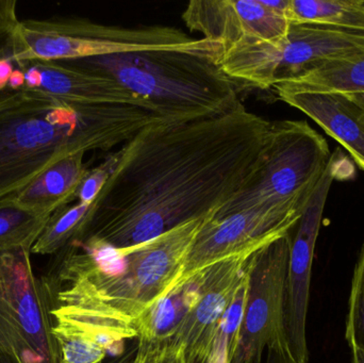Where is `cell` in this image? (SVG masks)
Returning a JSON list of instances; mask_svg holds the SVG:
<instances>
[{
    "mask_svg": "<svg viewBox=\"0 0 364 363\" xmlns=\"http://www.w3.org/2000/svg\"><path fill=\"white\" fill-rule=\"evenodd\" d=\"M271 121L240 102L224 114L143 128L117 161L74 240L126 249L211 217L243 185Z\"/></svg>",
    "mask_w": 364,
    "mask_h": 363,
    "instance_id": "1",
    "label": "cell"
},
{
    "mask_svg": "<svg viewBox=\"0 0 364 363\" xmlns=\"http://www.w3.org/2000/svg\"><path fill=\"white\" fill-rule=\"evenodd\" d=\"M209 217L130 249L73 241L53 255L41 278L50 300L53 335L64 353L83 363L125 353L126 342L136 338L139 320L178 285Z\"/></svg>",
    "mask_w": 364,
    "mask_h": 363,
    "instance_id": "2",
    "label": "cell"
},
{
    "mask_svg": "<svg viewBox=\"0 0 364 363\" xmlns=\"http://www.w3.org/2000/svg\"><path fill=\"white\" fill-rule=\"evenodd\" d=\"M142 121L127 106L77 109L23 87L0 91V207L70 153L127 143Z\"/></svg>",
    "mask_w": 364,
    "mask_h": 363,
    "instance_id": "3",
    "label": "cell"
},
{
    "mask_svg": "<svg viewBox=\"0 0 364 363\" xmlns=\"http://www.w3.org/2000/svg\"><path fill=\"white\" fill-rule=\"evenodd\" d=\"M222 43L203 38L198 46L61 61L102 72L142 98L160 117L190 121L224 114L240 104L244 87L225 74Z\"/></svg>",
    "mask_w": 364,
    "mask_h": 363,
    "instance_id": "4",
    "label": "cell"
},
{
    "mask_svg": "<svg viewBox=\"0 0 364 363\" xmlns=\"http://www.w3.org/2000/svg\"><path fill=\"white\" fill-rule=\"evenodd\" d=\"M331 155L327 141L307 121H271L254 168L212 219L256 209L301 217Z\"/></svg>",
    "mask_w": 364,
    "mask_h": 363,
    "instance_id": "5",
    "label": "cell"
},
{
    "mask_svg": "<svg viewBox=\"0 0 364 363\" xmlns=\"http://www.w3.org/2000/svg\"><path fill=\"white\" fill-rule=\"evenodd\" d=\"M177 28H125L82 18L25 19L14 29L13 61H68L117 53H142L198 46Z\"/></svg>",
    "mask_w": 364,
    "mask_h": 363,
    "instance_id": "6",
    "label": "cell"
},
{
    "mask_svg": "<svg viewBox=\"0 0 364 363\" xmlns=\"http://www.w3.org/2000/svg\"><path fill=\"white\" fill-rule=\"evenodd\" d=\"M364 51V32L314 23H290L277 42L248 40L224 48L220 64L244 87L267 90L331 60Z\"/></svg>",
    "mask_w": 364,
    "mask_h": 363,
    "instance_id": "7",
    "label": "cell"
},
{
    "mask_svg": "<svg viewBox=\"0 0 364 363\" xmlns=\"http://www.w3.org/2000/svg\"><path fill=\"white\" fill-rule=\"evenodd\" d=\"M50 300L31 251L0 254V355L23 363H62Z\"/></svg>",
    "mask_w": 364,
    "mask_h": 363,
    "instance_id": "8",
    "label": "cell"
},
{
    "mask_svg": "<svg viewBox=\"0 0 364 363\" xmlns=\"http://www.w3.org/2000/svg\"><path fill=\"white\" fill-rule=\"evenodd\" d=\"M291 240L292 232L257 251L250 260L245 307L230 363H261L269 347L288 343L286 293Z\"/></svg>",
    "mask_w": 364,
    "mask_h": 363,
    "instance_id": "9",
    "label": "cell"
},
{
    "mask_svg": "<svg viewBox=\"0 0 364 363\" xmlns=\"http://www.w3.org/2000/svg\"><path fill=\"white\" fill-rule=\"evenodd\" d=\"M338 157V151L331 155L316 191L295 226L296 232L291 240L287 275L286 332L289 347L299 363L309 362L306 326L312 264L327 197L333 180L339 178L341 161Z\"/></svg>",
    "mask_w": 364,
    "mask_h": 363,
    "instance_id": "10",
    "label": "cell"
},
{
    "mask_svg": "<svg viewBox=\"0 0 364 363\" xmlns=\"http://www.w3.org/2000/svg\"><path fill=\"white\" fill-rule=\"evenodd\" d=\"M290 0H193L182 21L203 38L218 40L224 48L244 40L277 42L288 36Z\"/></svg>",
    "mask_w": 364,
    "mask_h": 363,
    "instance_id": "11",
    "label": "cell"
},
{
    "mask_svg": "<svg viewBox=\"0 0 364 363\" xmlns=\"http://www.w3.org/2000/svg\"><path fill=\"white\" fill-rule=\"evenodd\" d=\"M301 217L267 209L205 221L188 253L179 283L225 258L261 249L294 229Z\"/></svg>",
    "mask_w": 364,
    "mask_h": 363,
    "instance_id": "12",
    "label": "cell"
},
{
    "mask_svg": "<svg viewBox=\"0 0 364 363\" xmlns=\"http://www.w3.org/2000/svg\"><path fill=\"white\" fill-rule=\"evenodd\" d=\"M259 249L242 251L200 270L198 302L168 340L181 345L188 357L209 359L218 324L245 279L252 256Z\"/></svg>",
    "mask_w": 364,
    "mask_h": 363,
    "instance_id": "13",
    "label": "cell"
},
{
    "mask_svg": "<svg viewBox=\"0 0 364 363\" xmlns=\"http://www.w3.org/2000/svg\"><path fill=\"white\" fill-rule=\"evenodd\" d=\"M16 66L23 72L26 87L46 92L74 108L130 106L156 113L142 98L109 75L61 61L26 62Z\"/></svg>",
    "mask_w": 364,
    "mask_h": 363,
    "instance_id": "14",
    "label": "cell"
},
{
    "mask_svg": "<svg viewBox=\"0 0 364 363\" xmlns=\"http://www.w3.org/2000/svg\"><path fill=\"white\" fill-rule=\"evenodd\" d=\"M277 96L314 119L364 170V106L358 100L337 93H278Z\"/></svg>",
    "mask_w": 364,
    "mask_h": 363,
    "instance_id": "15",
    "label": "cell"
},
{
    "mask_svg": "<svg viewBox=\"0 0 364 363\" xmlns=\"http://www.w3.org/2000/svg\"><path fill=\"white\" fill-rule=\"evenodd\" d=\"M83 151L70 153L38 175L15 197V204L26 210L51 215L77 200L79 188L89 173Z\"/></svg>",
    "mask_w": 364,
    "mask_h": 363,
    "instance_id": "16",
    "label": "cell"
},
{
    "mask_svg": "<svg viewBox=\"0 0 364 363\" xmlns=\"http://www.w3.org/2000/svg\"><path fill=\"white\" fill-rule=\"evenodd\" d=\"M201 272L175 286L136 324V345L160 347L172 339L200 296Z\"/></svg>",
    "mask_w": 364,
    "mask_h": 363,
    "instance_id": "17",
    "label": "cell"
},
{
    "mask_svg": "<svg viewBox=\"0 0 364 363\" xmlns=\"http://www.w3.org/2000/svg\"><path fill=\"white\" fill-rule=\"evenodd\" d=\"M278 93H337L364 95V51L331 60L274 85Z\"/></svg>",
    "mask_w": 364,
    "mask_h": 363,
    "instance_id": "18",
    "label": "cell"
},
{
    "mask_svg": "<svg viewBox=\"0 0 364 363\" xmlns=\"http://www.w3.org/2000/svg\"><path fill=\"white\" fill-rule=\"evenodd\" d=\"M290 23H314L364 32V0H290Z\"/></svg>",
    "mask_w": 364,
    "mask_h": 363,
    "instance_id": "19",
    "label": "cell"
},
{
    "mask_svg": "<svg viewBox=\"0 0 364 363\" xmlns=\"http://www.w3.org/2000/svg\"><path fill=\"white\" fill-rule=\"evenodd\" d=\"M49 217L26 210L15 202L0 207V254L31 251Z\"/></svg>",
    "mask_w": 364,
    "mask_h": 363,
    "instance_id": "20",
    "label": "cell"
},
{
    "mask_svg": "<svg viewBox=\"0 0 364 363\" xmlns=\"http://www.w3.org/2000/svg\"><path fill=\"white\" fill-rule=\"evenodd\" d=\"M92 206L77 202L66 205L53 213L31 249L34 255L53 256L76 238Z\"/></svg>",
    "mask_w": 364,
    "mask_h": 363,
    "instance_id": "21",
    "label": "cell"
},
{
    "mask_svg": "<svg viewBox=\"0 0 364 363\" xmlns=\"http://www.w3.org/2000/svg\"><path fill=\"white\" fill-rule=\"evenodd\" d=\"M246 294L247 275L218 324L208 363H230L241 327Z\"/></svg>",
    "mask_w": 364,
    "mask_h": 363,
    "instance_id": "22",
    "label": "cell"
},
{
    "mask_svg": "<svg viewBox=\"0 0 364 363\" xmlns=\"http://www.w3.org/2000/svg\"><path fill=\"white\" fill-rule=\"evenodd\" d=\"M346 338L364 352V242L353 276Z\"/></svg>",
    "mask_w": 364,
    "mask_h": 363,
    "instance_id": "23",
    "label": "cell"
},
{
    "mask_svg": "<svg viewBox=\"0 0 364 363\" xmlns=\"http://www.w3.org/2000/svg\"><path fill=\"white\" fill-rule=\"evenodd\" d=\"M14 29H0V91L6 87L19 89L25 87L23 72L13 61Z\"/></svg>",
    "mask_w": 364,
    "mask_h": 363,
    "instance_id": "24",
    "label": "cell"
},
{
    "mask_svg": "<svg viewBox=\"0 0 364 363\" xmlns=\"http://www.w3.org/2000/svg\"><path fill=\"white\" fill-rule=\"evenodd\" d=\"M117 161V153L109 156L104 163L100 164L97 168L90 170L85 178L83 179L77 194L78 202L87 206H92L96 198L102 192V188L106 185L109 176L112 173L113 168Z\"/></svg>",
    "mask_w": 364,
    "mask_h": 363,
    "instance_id": "25",
    "label": "cell"
},
{
    "mask_svg": "<svg viewBox=\"0 0 364 363\" xmlns=\"http://www.w3.org/2000/svg\"><path fill=\"white\" fill-rule=\"evenodd\" d=\"M154 363H188V356L181 345L166 341L158 349Z\"/></svg>",
    "mask_w": 364,
    "mask_h": 363,
    "instance_id": "26",
    "label": "cell"
},
{
    "mask_svg": "<svg viewBox=\"0 0 364 363\" xmlns=\"http://www.w3.org/2000/svg\"><path fill=\"white\" fill-rule=\"evenodd\" d=\"M263 363H299L292 355L287 342L273 345L267 350V357Z\"/></svg>",
    "mask_w": 364,
    "mask_h": 363,
    "instance_id": "27",
    "label": "cell"
},
{
    "mask_svg": "<svg viewBox=\"0 0 364 363\" xmlns=\"http://www.w3.org/2000/svg\"><path fill=\"white\" fill-rule=\"evenodd\" d=\"M15 0H0V29L15 28L18 23Z\"/></svg>",
    "mask_w": 364,
    "mask_h": 363,
    "instance_id": "28",
    "label": "cell"
},
{
    "mask_svg": "<svg viewBox=\"0 0 364 363\" xmlns=\"http://www.w3.org/2000/svg\"><path fill=\"white\" fill-rule=\"evenodd\" d=\"M136 355L130 363H154L157 355L159 347H145V345H136Z\"/></svg>",
    "mask_w": 364,
    "mask_h": 363,
    "instance_id": "29",
    "label": "cell"
},
{
    "mask_svg": "<svg viewBox=\"0 0 364 363\" xmlns=\"http://www.w3.org/2000/svg\"><path fill=\"white\" fill-rule=\"evenodd\" d=\"M136 349L138 347H132L129 351H126L125 353L122 354V355L117 356V357H111L108 358L106 362L102 363H130L132 362V358L136 355ZM0 363H23L19 362V360L14 359V358L9 357V356H2L0 355ZM63 363V362H62Z\"/></svg>",
    "mask_w": 364,
    "mask_h": 363,
    "instance_id": "30",
    "label": "cell"
},
{
    "mask_svg": "<svg viewBox=\"0 0 364 363\" xmlns=\"http://www.w3.org/2000/svg\"><path fill=\"white\" fill-rule=\"evenodd\" d=\"M352 350V363H364V352L357 345H350Z\"/></svg>",
    "mask_w": 364,
    "mask_h": 363,
    "instance_id": "31",
    "label": "cell"
},
{
    "mask_svg": "<svg viewBox=\"0 0 364 363\" xmlns=\"http://www.w3.org/2000/svg\"><path fill=\"white\" fill-rule=\"evenodd\" d=\"M188 363H208V362L198 357H188Z\"/></svg>",
    "mask_w": 364,
    "mask_h": 363,
    "instance_id": "32",
    "label": "cell"
},
{
    "mask_svg": "<svg viewBox=\"0 0 364 363\" xmlns=\"http://www.w3.org/2000/svg\"><path fill=\"white\" fill-rule=\"evenodd\" d=\"M353 96V97L355 98V99L358 100L359 102H360L363 106H364V95H350Z\"/></svg>",
    "mask_w": 364,
    "mask_h": 363,
    "instance_id": "33",
    "label": "cell"
}]
</instances>
